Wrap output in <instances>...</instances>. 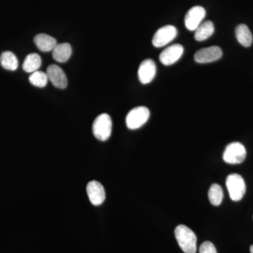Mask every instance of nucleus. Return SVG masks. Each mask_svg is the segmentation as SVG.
<instances>
[{"mask_svg":"<svg viewBox=\"0 0 253 253\" xmlns=\"http://www.w3.org/2000/svg\"><path fill=\"white\" fill-rule=\"evenodd\" d=\"M86 193L91 204L100 206L106 199V192L104 186L97 181H91L86 186Z\"/></svg>","mask_w":253,"mask_h":253,"instance_id":"obj_10","label":"nucleus"},{"mask_svg":"<svg viewBox=\"0 0 253 253\" xmlns=\"http://www.w3.org/2000/svg\"><path fill=\"white\" fill-rule=\"evenodd\" d=\"M42 59L41 56L36 53L28 54L23 64V71L26 73H34L41 67Z\"/></svg>","mask_w":253,"mask_h":253,"instance_id":"obj_18","label":"nucleus"},{"mask_svg":"<svg viewBox=\"0 0 253 253\" xmlns=\"http://www.w3.org/2000/svg\"><path fill=\"white\" fill-rule=\"evenodd\" d=\"M223 190L220 186L217 184H213L208 191V199L211 204L214 206H219L222 202Z\"/></svg>","mask_w":253,"mask_h":253,"instance_id":"obj_19","label":"nucleus"},{"mask_svg":"<svg viewBox=\"0 0 253 253\" xmlns=\"http://www.w3.org/2000/svg\"><path fill=\"white\" fill-rule=\"evenodd\" d=\"M174 234L179 247L184 253H196L197 251V237L188 226L180 224L176 226Z\"/></svg>","mask_w":253,"mask_h":253,"instance_id":"obj_1","label":"nucleus"},{"mask_svg":"<svg viewBox=\"0 0 253 253\" xmlns=\"http://www.w3.org/2000/svg\"><path fill=\"white\" fill-rule=\"evenodd\" d=\"M156 74V65L154 60L146 59L141 62L138 70V76L142 84H149L154 79Z\"/></svg>","mask_w":253,"mask_h":253,"instance_id":"obj_12","label":"nucleus"},{"mask_svg":"<svg viewBox=\"0 0 253 253\" xmlns=\"http://www.w3.org/2000/svg\"><path fill=\"white\" fill-rule=\"evenodd\" d=\"M34 42L38 49L43 52L53 51L57 44V42L53 37L46 34H38L34 38Z\"/></svg>","mask_w":253,"mask_h":253,"instance_id":"obj_13","label":"nucleus"},{"mask_svg":"<svg viewBox=\"0 0 253 253\" xmlns=\"http://www.w3.org/2000/svg\"><path fill=\"white\" fill-rule=\"evenodd\" d=\"M0 64L8 71H16L18 68V61L16 55L11 51H4L0 56Z\"/></svg>","mask_w":253,"mask_h":253,"instance_id":"obj_17","label":"nucleus"},{"mask_svg":"<svg viewBox=\"0 0 253 253\" xmlns=\"http://www.w3.org/2000/svg\"><path fill=\"white\" fill-rule=\"evenodd\" d=\"M250 250H251V253H253V246H251V249Z\"/></svg>","mask_w":253,"mask_h":253,"instance_id":"obj_22","label":"nucleus"},{"mask_svg":"<svg viewBox=\"0 0 253 253\" xmlns=\"http://www.w3.org/2000/svg\"><path fill=\"white\" fill-rule=\"evenodd\" d=\"M48 80L53 85L59 89H65L68 85L67 77L62 69L56 65L52 64L48 66L46 69Z\"/></svg>","mask_w":253,"mask_h":253,"instance_id":"obj_11","label":"nucleus"},{"mask_svg":"<svg viewBox=\"0 0 253 253\" xmlns=\"http://www.w3.org/2000/svg\"><path fill=\"white\" fill-rule=\"evenodd\" d=\"M236 37L241 45L249 47L253 43V35L246 25L240 24L236 28Z\"/></svg>","mask_w":253,"mask_h":253,"instance_id":"obj_16","label":"nucleus"},{"mask_svg":"<svg viewBox=\"0 0 253 253\" xmlns=\"http://www.w3.org/2000/svg\"><path fill=\"white\" fill-rule=\"evenodd\" d=\"M177 36V30L174 26L168 25L158 29L153 38L152 43L156 47H163L171 42Z\"/></svg>","mask_w":253,"mask_h":253,"instance_id":"obj_6","label":"nucleus"},{"mask_svg":"<svg viewBox=\"0 0 253 253\" xmlns=\"http://www.w3.org/2000/svg\"><path fill=\"white\" fill-rule=\"evenodd\" d=\"M246 157V150L239 142H233L226 146L223 154V160L229 164H240Z\"/></svg>","mask_w":253,"mask_h":253,"instance_id":"obj_5","label":"nucleus"},{"mask_svg":"<svg viewBox=\"0 0 253 253\" xmlns=\"http://www.w3.org/2000/svg\"><path fill=\"white\" fill-rule=\"evenodd\" d=\"M184 47L179 44H172L163 50L159 59L165 66H171L176 63L182 56Z\"/></svg>","mask_w":253,"mask_h":253,"instance_id":"obj_9","label":"nucleus"},{"mask_svg":"<svg viewBox=\"0 0 253 253\" xmlns=\"http://www.w3.org/2000/svg\"><path fill=\"white\" fill-rule=\"evenodd\" d=\"M200 253H217L215 246L210 241H206L201 244L199 249Z\"/></svg>","mask_w":253,"mask_h":253,"instance_id":"obj_21","label":"nucleus"},{"mask_svg":"<svg viewBox=\"0 0 253 253\" xmlns=\"http://www.w3.org/2000/svg\"><path fill=\"white\" fill-rule=\"evenodd\" d=\"M72 54V47L68 43L56 44L52 51L53 58L59 63L66 62Z\"/></svg>","mask_w":253,"mask_h":253,"instance_id":"obj_14","label":"nucleus"},{"mask_svg":"<svg viewBox=\"0 0 253 253\" xmlns=\"http://www.w3.org/2000/svg\"><path fill=\"white\" fill-rule=\"evenodd\" d=\"M112 121L109 115L103 113L99 115L93 123V134L100 141L108 140L112 132Z\"/></svg>","mask_w":253,"mask_h":253,"instance_id":"obj_2","label":"nucleus"},{"mask_svg":"<svg viewBox=\"0 0 253 253\" xmlns=\"http://www.w3.org/2000/svg\"><path fill=\"white\" fill-rule=\"evenodd\" d=\"M150 117V111L145 106L131 109L126 116V125L129 129H136L144 126Z\"/></svg>","mask_w":253,"mask_h":253,"instance_id":"obj_4","label":"nucleus"},{"mask_svg":"<svg viewBox=\"0 0 253 253\" xmlns=\"http://www.w3.org/2000/svg\"><path fill=\"white\" fill-rule=\"evenodd\" d=\"M206 11L204 7L201 6H195L191 8L186 13L184 23L186 28L189 31H195L203 23V20L206 16Z\"/></svg>","mask_w":253,"mask_h":253,"instance_id":"obj_7","label":"nucleus"},{"mask_svg":"<svg viewBox=\"0 0 253 253\" xmlns=\"http://www.w3.org/2000/svg\"><path fill=\"white\" fill-rule=\"evenodd\" d=\"M226 185L231 199L239 201L244 197L246 191L244 178L239 174H231L226 177Z\"/></svg>","mask_w":253,"mask_h":253,"instance_id":"obj_3","label":"nucleus"},{"mask_svg":"<svg viewBox=\"0 0 253 253\" xmlns=\"http://www.w3.org/2000/svg\"><path fill=\"white\" fill-rule=\"evenodd\" d=\"M214 32V24L211 21H205L201 23L195 31L194 38L196 41H206L212 36Z\"/></svg>","mask_w":253,"mask_h":253,"instance_id":"obj_15","label":"nucleus"},{"mask_svg":"<svg viewBox=\"0 0 253 253\" xmlns=\"http://www.w3.org/2000/svg\"><path fill=\"white\" fill-rule=\"evenodd\" d=\"M221 56L222 51L221 48L217 46H212L196 51L194 60L199 63H212L221 59Z\"/></svg>","mask_w":253,"mask_h":253,"instance_id":"obj_8","label":"nucleus"},{"mask_svg":"<svg viewBox=\"0 0 253 253\" xmlns=\"http://www.w3.org/2000/svg\"><path fill=\"white\" fill-rule=\"evenodd\" d=\"M48 81L49 80H48L47 75L42 71H36L32 73L29 78L30 83L33 85L38 87H44L47 84Z\"/></svg>","mask_w":253,"mask_h":253,"instance_id":"obj_20","label":"nucleus"}]
</instances>
